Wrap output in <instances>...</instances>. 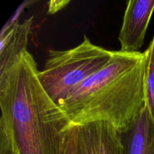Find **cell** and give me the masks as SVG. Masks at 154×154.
Wrapping results in <instances>:
<instances>
[{
	"instance_id": "obj_5",
	"label": "cell",
	"mask_w": 154,
	"mask_h": 154,
	"mask_svg": "<svg viewBox=\"0 0 154 154\" xmlns=\"http://www.w3.org/2000/svg\"><path fill=\"white\" fill-rule=\"evenodd\" d=\"M120 132L106 122L77 126L75 154H121Z\"/></svg>"
},
{
	"instance_id": "obj_8",
	"label": "cell",
	"mask_w": 154,
	"mask_h": 154,
	"mask_svg": "<svg viewBox=\"0 0 154 154\" xmlns=\"http://www.w3.org/2000/svg\"><path fill=\"white\" fill-rule=\"evenodd\" d=\"M145 78H144V94L145 106L154 122V37L148 48L146 50Z\"/></svg>"
},
{
	"instance_id": "obj_6",
	"label": "cell",
	"mask_w": 154,
	"mask_h": 154,
	"mask_svg": "<svg viewBox=\"0 0 154 154\" xmlns=\"http://www.w3.org/2000/svg\"><path fill=\"white\" fill-rule=\"evenodd\" d=\"M32 25V17H30L22 23L15 21L2 32L0 37V75L7 72L20 56L27 51Z\"/></svg>"
},
{
	"instance_id": "obj_10",
	"label": "cell",
	"mask_w": 154,
	"mask_h": 154,
	"mask_svg": "<svg viewBox=\"0 0 154 154\" xmlns=\"http://www.w3.org/2000/svg\"><path fill=\"white\" fill-rule=\"evenodd\" d=\"M70 2L69 0H66V1H64V0H60V1H51L49 2V6H48V13L52 14L57 13L59 11L62 10L63 8L66 5H67V4Z\"/></svg>"
},
{
	"instance_id": "obj_2",
	"label": "cell",
	"mask_w": 154,
	"mask_h": 154,
	"mask_svg": "<svg viewBox=\"0 0 154 154\" xmlns=\"http://www.w3.org/2000/svg\"><path fill=\"white\" fill-rule=\"evenodd\" d=\"M147 53L114 51L109 63L57 105L73 126L106 122L120 132L145 108Z\"/></svg>"
},
{
	"instance_id": "obj_1",
	"label": "cell",
	"mask_w": 154,
	"mask_h": 154,
	"mask_svg": "<svg viewBox=\"0 0 154 154\" xmlns=\"http://www.w3.org/2000/svg\"><path fill=\"white\" fill-rule=\"evenodd\" d=\"M38 71L32 55L26 51L0 75V127L14 154H63L73 126L44 90Z\"/></svg>"
},
{
	"instance_id": "obj_9",
	"label": "cell",
	"mask_w": 154,
	"mask_h": 154,
	"mask_svg": "<svg viewBox=\"0 0 154 154\" xmlns=\"http://www.w3.org/2000/svg\"><path fill=\"white\" fill-rule=\"evenodd\" d=\"M76 135L77 126H72L69 129L67 136H66L64 147H63V154H75Z\"/></svg>"
},
{
	"instance_id": "obj_7",
	"label": "cell",
	"mask_w": 154,
	"mask_h": 154,
	"mask_svg": "<svg viewBox=\"0 0 154 154\" xmlns=\"http://www.w3.org/2000/svg\"><path fill=\"white\" fill-rule=\"evenodd\" d=\"M120 138L121 154H154V122L146 106Z\"/></svg>"
},
{
	"instance_id": "obj_4",
	"label": "cell",
	"mask_w": 154,
	"mask_h": 154,
	"mask_svg": "<svg viewBox=\"0 0 154 154\" xmlns=\"http://www.w3.org/2000/svg\"><path fill=\"white\" fill-rule=\"evenodd\" d=\"M154 11V0H131L126 3L119 33L120 51L139 53Z\"/></svg>"
},
{
	"instance_id": "obj_11",
	"label": "cell",
	"mask_w": 154,
	"mask_h": 154,
	"mask_svg": "<svg viewBox=\"0 0 154 154\" xmlns=\"http://www.w3.org/2000/svg\"><path fill=\"white\" fill-rule=\"evenodd\" d=\"M8 154H14V153H13V152H11V153H9Z\"/></svg>"
},
{
	"instance_id": "obj_3",
	"label": "cell",
	"mask_w": 154,
	"mask_h": 154,
	"mask_svg": "<svg viewBox=\"0 0 154 154\" xmlns=\"http://www.w3.org/2000/svg\"><path fill=\"white\" fill-rule=\"evenodd\" d=\"M44 69L38 78L49 97L58 104L87 78L105 67L114 51L90 42L87 35L78 46L66 51L49 50Z\"/></svg>"
}]
</instances>
